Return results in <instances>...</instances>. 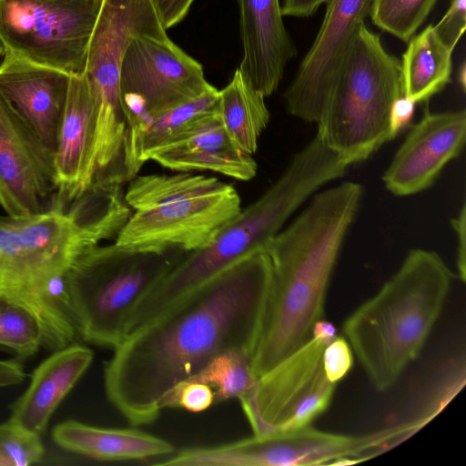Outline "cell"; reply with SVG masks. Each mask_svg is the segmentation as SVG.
I'll list each match as a JSON object with an SVG mask.
<instances>
[{
    "label": "cell",
    "instance_id": "cell-25",
    "mask_svg": "<svg viewBox=\"0 0 466 466\" xmlns=\"http://www.w3.org/2000/svg\"><path fill=\"white\" fill-rule=\"evenodd\" d=\"M85 237L93 244L116 238L132 215L122 183L96 178L66 208Z\"/></svg>",
    "mask_w": 466,
    "mask_h": 466
},
{
    "label": "cell",
    "instance_id": "cell-12",
    "mask_svg": "<svg viewBox=\"0 0 466 466\" xmlns=\"http://www.w3.org/2000/svg\"><path fill=\"white\" fill-rule=\"evenodd\" d=\"M241 208L239 195L228 185L213 194L135 211L115 243L130 248L176 247L194 251L209 245Z\"/></svg>",
    "mask_w": 466,
    "mask_h": 466
},
{
    "label": "cell",
    "instance_id": "cell-36",
    "mask_svg": "<svg viewBox=\"0 0 466 466\" xmlns=\"http://www.w3.org/2000/svg\"><path fill=\"white\" fill-rule=\"evenodd\" d=\"M161 23L167 30L179 23L187 14L194 0H153Z\"/></svg>",
    "mask_w": 466,
    "mask_h": 466
},
{
    "label": "cell",
    "instance_id": "cell-19",
    "mask_svg": "<svg viewBox=\"0 0 466 466\" xmlns=\"http://www.w3.org/2000/svg\"><path fill=\"white\" fill-rule=\"evenodd\" d=\"M149 159L172 170H210L241 181L251 180L258 169L252 156L230 140L217 108L185 125Z\"/></svg>",
    "mask_w": 466,
    "mask_h": 466
},
{
    "label": "cell",
    "instance_id": "cell-13",
    "mask_svg": "<svg viewBox=\"0 0 466 466\" xmlns=\"http://www.w3.org/2000/svg\"><path fill=\"white\" fill-rule=\"evenodd\" d=\"M202 66L170 39L137 36L130 40L119 69L121 96L141 100L156 116L212 89Z\"/></svg>",
    "mask_w": 466,
    "mask_h": 466
},
{
    "label": "cell",
    "instance_id": "cell-29",
    "mask_svg": "<svg viewBox=\"0 0 466 466\" xmlns=\"http://www.w3.org/2000/svg\"><path fill=\"white\" fill-rule=\"evenodd\" d=\"M0 346L20 358H29L44 347V332L36 316L4 296H0Z\"/></svg>",
    "mask_w": 466,
    "mask_h": 466
},
{
    "label": "cell",
    "instance_id": "cell-32",
    "mask_svg": "<svg viewBox=\"0 0 466 466\" xmlns=\"http://www.w3.org/2000/svg\"><path fill=\"white\" fill-rule=\"evenodd\" d=\"M45 448L39 435L10 420L0 424V466H27L42 461Z\"/></svg>",
    "mask_w": 466,
    "mask_h": 466
},
{
    "label": "cell",
    "instance_id": "cell-26",
    "mask_svg": "<svg viewBox=\"0 0 466 466\" xmlns=\"http://www.w3.org/2000/svg\"><path fill=\"white\" fill-rule=\"evenodd\" d=\"M217 111L230 140L252 156L270 114L265 96L246 81L238 68L230 82L218 91Z\"/></svg>",
    "mask_w": 466,
    "mask_h": 466
},
{
    "label": "cell",
    "instance_id": "cell-33",
    "mask_svg": "<svg viewBox=\"0 0 466 466\" xmlns=\"http://www.w3.org/2000/svg\"><path fill=\"white\" fill-rule=\"evenodd\" d=\"M215 403L213 389L204 383L185 380L172 387L161 399L160 410L182 408L192 412L207 410Z\"/></svg>",
    "mask_w": 466,
    "mask_h": 466
},
{
    "label": "cell",
    "instance_id": "cell-24",
    "mask_svg": "<svg viewBox=\"0 0 466 466\" xmlns=\"http://www.w3.org/2000/svg\"><path fill=\"white\" fill-rule=\"evenodd\" d=\"M218 99V90L213 87L195 99L151 116L147 124L127 127L123 151L126 181L136 177L150 154L171 140L185 125L216 109Z\"/></svg>",
    "mask_w": 466,
    "mask_h": 466
},
{
    "label": "cell",
    "instance_id": "cell-1",
    "mask_svg": "<svg viewBox=\"0 0 466 466\" xmlns=\"http://www.w3.org/2000/svg\"><path fill=\"white\" fill-rule=\"evenodd\" d=\"M271 265L251 253L131 330L105 369L109 401L133 426L159 416L163 396L217 355H253L266 309Z\"/></svg>",
    "mask_w": 466,
    "mask_h": 466
},
{
    "label": "cell",
    "instance_id": "cell-2",
    "mask_svg": "<svg viewBox=\"0 0 466 466\" xmlns=\"http://www.w3.org/2000/svg\"><path fill=\"white\" fill-rule=\"evenodd\" d=\"M362 194L353 181L318 192L267 244L271 279L252 355L257 379L306 343L323 319L330 277Z\"/></svg>",
    "mask_w": 466,
    "mask_h": 466
},
{
    "label": "cell",
    "instance_id": "cell-27",
    "mask_svg": "<svg viewBox=\"0 0 466 466\" xmlns=\"http://www.w3.org/2000/svg\"><path fill=\"white\" fill-rule=\"evenodd\" d=\"M228 185L213 177L186 172L137 175L129 180L125 198L134 211L147 210L172 201L219 192Z\"/></svg>",
    "mask_w": 466,
    "mask_h": 466
},
{
    "label": "cell",
    "instance_id": "cell-41",
    "mask_svg": "<svg viewBox=\"0 0 466 466\" xmlns=\"http://www.w3.org/2000/svg\"><path fill=\"white\" fill-rule=\"evenodd\" d=\"M465 64L463 63L461 70L459 71V82L461 83L462 89H465Z\"/></svg>",
    "mask_w": 466,
    "mask_h": 466
},
{
    "label": "cell",
    "instance_id": "cell-28",
    "mask_svg": "<svg viewBox=\"0 0 466 466\" xmlns=\"http://www.w3.org/2000/svg\"><path fill=\"white\" fill-rule=\"evenodd\" d=\"M187 380L210 386L217 403L248 396L258 379L252 370L251 354L234 350L217 355Z\"/></svg>",
    "mask_w": 466,
    "mask_h": 466
},
{
    "label": "cell",
    "instance_id": "cell-22",
    "mask_svg": "<svg viewBox=\"0 0 466 466\" xmlns=\"http://www.w3.org/2000/svg\"><path fill=\"white\" fill-rule=\"evenodd\" d=\"M62 449L99 461H129L164 459L174 453L173 444L134 429L103 428L67 420L52 431Z\"/></svg>",
    "mask_w": 466,
    "mask_h": 466
},
{
    "label": "cell",
    "instance_id": "cell-31",
    "mask_svg": "<svg viewBox=\"0 0 466 466\" xmlns=\"http://www.w3.org/2000/svg\"><path fill=\"white\" fill-rule=\"evenodd\" d=\"M437 0H373L370 18L375 25L408 42L423 24Z\"/></svg>",
    "mask_w": 466,
    "mask_h": 466
},
{
    "label": "cell",
    "instance_id": "cell-38",
    "mask_svg": "<svg viewBox=\"0 0 466 466\" xmlns=\"http://www.w3.org/2000/svg\"><path fill=\"white\" fill-rule=\"evenodd\" d=\"M451 226L457 234V268L459 278L465 281L466 279V206L463 203L459 215L451 220Z\"/></svg>",
    "mask_w": 466,
    "mask_h": 466
},
{
    "label": "cell",
    "instance_id": "cell-39",
    "mask_svg": "<svg viewBox=\"0 0 466 466\" xmlns=\"http://www.w3.org/2000/svg\"><path fill=\"white\" fill-rule=\"evenodd\" d=\"M327 0H284L281 6L282 15L308 17L316 13Z\"/></svg>",
    "mask_w": 466,
    "mask_h": 466
},
{
    "label": "cell",
    "instance_id": "cell-3",
    "mask_svg": "<svg viewBox=\"0 0 466 466\" xmlns=\"http://www.w3.org/2000/svg\"><path fill=\"white\" fill-rule=\"evenodd\" d=\"M348 166L316 134L257 200L228 223L207 247L187 252L133 313L127 333L205 284L240 258L259 250L289 217Z\"/></svg>",
    "mask_w": 466,
    "mask_h": 466
},
{
    "label": "cell",
    "instance_id": "cell-7",
    "mask_svg": "<svg viewBox=\"0 0 466 466\" xmlns=\"http://www.w3.org/2000/svg\"><path fill=\"white\" fill-rule=\"evenodd\" d=\"M402 96L400 61L362 24L331 85L317 134L348 167L393 139L390 114Z\"/></svg>",
    "mask_w": 466,
    "mask_h": 466
},
{
    "label": "cell",
    "instance_id": "cell-8",
    "mask_svg": "<svg viewBox=\"0 0 466 466\" xmlns=\"http://www.w3.org/2000/svg\"><path fill=\"white\" fill-rule=\"evenodd\" d=\"M153 0H103L87 53L85 71L96 112V154L110 161L123 151L126 114L119 69L134 37L167 40Z\"/></svg>",
    "mask_w": 466,
    "mask_h": 466
},
{
    "label": "cell",
    "instance_id": "cell-5",
    "mask_svg": "<svg viewBox=\"0 0 466 466\" xmlns=\"http://www.w3.org/2000/svg\"><path fill=\"white\" fill-rule=\"evenodd\" d=\"M96 246L57 204L34 216L0 215V296L28 308L44 332V347L57 350L77 334L66 296V275Z\"/></svg>",
    "mask_w": 466,
    "mask_h": 466
},
{
    "label": "cell",
    "instance_id": "cell-30",
    "mask_svg": "<svg viewBox=\"0 0 466 466\" xmlns=\"http://www.w3.org/2000/svg\"><path fill=\"white\" fill-rule=\"evenodd\" d=\"M464 384V358L450 360L440 368L409 417L402 420L409 422L419 431L446 407Z\"/></svg>",
    "mask_w": 466,
    "mask_h": 466
},
{
    "label": "cell",
    "instance_id": "cell-15",
    "mask_svg": "<svg viewBox=\"0 0 466 466\" xmlns=\"http://www.w3.org/2000/svg\"><path fill=\"white\" fill-rule=\"evenodd\" d=\"M373 0H327L322 24L285 92L288 112L318 123L331 85Z\"/></svg>",
    "mask_w": 466,
    "mask_h": 466
},
{
    "label": "cell",
    "instance_id": "cell-4",
    "mask_svg": "<svg viewBox=\"0 0 466 466\" xmlns=\"http://www.w3.org/2000/svg\"><path fill=\"white\" fill-rule=\"evenodd\" d=\"M451 279L438 253L412 249L381 289L346 319L343 332L375 389L391 388L417 358Z\"/></svg>",
    "mask_w": 466,
    "mask_h": 466
},
{
    "label": "cell",
    "instance_id": "cell-9",
    "mask_svg": "<svg viewBox=\"0 0 466 466\" xmlns=\"http://www.w3.org/2000/svg\"><path fill=\"white\" fill-rule=\"evenodd\" d=\"M103 0H0V56L85 74Z\"/></svg>",
    "mask_w": 466,
    "mask_h": 466
},
{
    "label": "cell",
    "instance_id": "cell-21",
    "mask_svg": "<svg viewBox=\"0 0 466 466\" xmlns=\"http://www.w3.org/2000/svg\"><path fill=\"white\" fill-rule=\"evenodd\" d=\"M93 351L79 344L55 350L33 371L29 386L11 405L10 420L39 435L64 398L90 366Z\"/></svg>",
    "mask_w": 466,
    "mask_h": 466
},
{
    "label": "cell",
    "instance_id": "cell-35",
    "mask_svg": "<svg viewBox=\"0 0 466 466\" xmlns=\"http://www.w3.org/2000/svg\"><path fill=\"white\" fill-rule=\"evenodd\" d=\"M434 26L441 38L454 48L466 27V0H452L446 14Z\"/></svg>",
    "mask_w": 466,
    "mask_h": 466
},
{
    "label": "cell",
    "instance_id": "cell-34",
    "mask_svg": "<svg viewBox=\"0 0 466 466\" xmlns=\"http://www.w3.org/2000/svg\"><path fill=\"white\" fill-rule=\"evenodd\" d=\"M353 356L349 342L342 337L336 336L325 348L323 366L327 378L337 384L350 370Z\"/></svg>",
    "mask_w": 466,
    "mask_h": 466
},
{
    "label": "cell",
    "instance_id": "cell-16",
    "mask_svg": "<svg viewBox=\"0 0 466 466\" xmlns=\"http://www.w3.org/2000/svg\"><path fill=\"white\" fill-rule=\"evenodd\" d=\"M466 137V111L430 113L410 129L386 169V188L399 197L431 187L444 167L457 157Z\"/></svg>",
    "mask_w": 466,
    "mask_h": 466
},
{
    "label": "cell",
    "instance_id": "cell-18",
    "mask_svg": "<svg viewBox=\"0 0 466 466\" xmlns=\"http://www.w3.org/2000/svg\"><path fill=\"white\" fill-rule=\"evenodd\" d=\"M96 113L86 76H71L54 163L57 200L66 208L93 182L96 171Z\"/></svg>",
    "mask_w": 466,
    "mask_h": 466
},
{
    "label": "cell",
    "instance_id": "cell-37",
    "mask_svg": "<svg viewBox=\"0 0 466 466\" xmlns=\"http://www.w3.org/2000/svg\"><path fill=\"white\" fill-rule=\"evenodd\" d=\"M415 104L403 96L393 103L390 114V127L392 138L410 122Z\"/></svg>",
    "mask_w": 466,
    "mask_h": 466
},
{
    "label": "cell",
    "instance_id": "cell-23",
    "mask_svg": "<svg viewBox=\"0 0 466 466\" xmlns=\"http://www.w3.org/2000/svg\"><path fill=\"white\" fill-rule=\"evenodd\" d=\"M400 62L402 96L414 103L429 100L450 82L453 47L433 25L408 41Z\"/></svg>",
    "mask_w": 466,
    "mask_h": 466
},
{
    "label": "cell",
    "instance_id": "cell-10",
    "mask_svg": "<svg viewBox=\"0 0 466 466\" xmlns=\"http://www.w3.org/2000/svg\"><path fill=\"white\" fill-rule=\"evenodd\" d=\"M412 436L403 422L364 434L345 435L309 426L199 447L202 466H302L352 464L372 458Z\"/></svg>",
    "mask_w": 466,
    "mask_h": 466
},
{
    "label": "cell",
    "instance_id": "cell-14",
    "mask_svg": "<svg viewBox=\"0 0 466 466\" xmlns=\"http://www.w3.org/2000/svg\"><path fill=\"white\" fill-rule=\"evenodd\" d=\"M57 204L54 155L0 95V207L27 217Z\"/></svg>",
    "mask_w": 466,
    "mask_h": 466
},
{
    "label": "cell",
    "instance_id": "cell-20",
    "mask_svg": "<svg viewBox=\"0 0 466 466\" xmlns=\"http://www.w3.org/2000/svg\"><path fill=\"white\" fill-rule=\"evenodd\" d=\"M243 57L238 70L265 97L273 94L295 45L283 23L279 0H238Z\"/></svg>",
    "mask_w": 466,
    "mask_h": 466
},
{
    "label": "cell",
    "instance_id": "cell-6",
    "mask_svg": "<svg viewBox=\"0 0 466 466\" xmlns=\"http://www.w3.org/2000/svg\"><path fill=\"white\" fill-rule=\"evenodd\" d=\"M186 253L176 247L130 248L116 243L86 248L65 281L77 334L114 350L127 336L137 308Z\"/></svg>",
    "mask_w": 466,
    "mask_h": 466
},
{
    "label": "cell",
    "instance_id": "cell-17",
    "mask_svg": "<svg viewBox=\"0 0 466 466\" xmlns=\"http://www.w3.org/2000/svg\"><path fill=\"white\" fill-rule=\"evenodd\" d=\"M71 76L12 55L0 62V95L54 155Z\"/></svg>",
    "mask_w": 466,
    "mask_h": 466
},
{
    "label": "cell",
    "instance_id": "cell-40",
    "mask_svg": "<svg viewBox=\"0 0 466 466\" xmlns=\"http://www.w3.org/2000/svg\"><path fill=\"white\" fill-rule=\"evenodd\" d=\"M25 378L26 373L20 363L0 360V388L20 384Z\"/></svg>",
    "mask_w": 466,
    "mask_h": 466
},
{
    "label": "cell",
    "instance_id": "cell-11",
    "mask_svg": "<svg viewBox=\"0 0 466 466\" xmlns=\"http://www.w3.org/2000/svg\"><path fill=\"white\" fill-rule=\"evenodd\" d=\"M330 341L312 335L258 377L252 391L239 400L254 434L309 426L328 409L336 388L323 366V352Z\"/></svg>",
    "mask_w": 466,
    "mask_h": 466
}]
</instances>
